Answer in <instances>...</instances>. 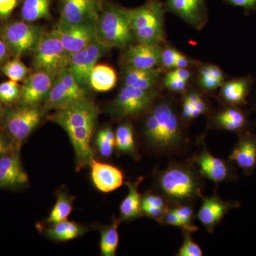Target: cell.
Listing matches in <instances>:
<instances>
[{
    "label": "cell",
    "mask_w": 256,
    "mask_h": 256,
    "mask_svg": "<svg viewBox=\"0 0 256 256\" xmlns=\"http://www.w3.org/2000/svg\"><path fill=\"white\" fill-rule=\"evenodd\" d=\"M98 116V108L88 98L56 110L50 116V120L58 124L68 134L78 172L90 166L96 160L92 141Z\"/></svg>",
    "instance_id": "obj_1"
},
{
    "label": "cell",
    "mask_w": 256,
    "mask_h": 256,
    "mask_svg": "<svg viewBox=\"0 0 256 256\" xmlns=\"http://www.w3.org/2000/svg\"><path fill=\"white\" fill-rule=\"evenodd\" d=\"M156 184L166 200L178 205L186 204L202 196V180L192 165H170L158 174Z\"/></svg>",
    "instance_id": "obj_2"
},
{
    "label": "cell",
    "mask_w": 256,
    "mask_h": 256,
    "mask_svg": "<svg viewBox=\"0 0 256 256\" xmlns=\"http://www.w3.org/2000/svg\"><path fill=\"white\" fill-rule=\"evenodd\" d=\"M127 11L138 43L159 46L164 43L165 6L162 2L148 0L142 6Z\"/></svg>",
    "instance_id": "obj_3"
},
{
    "label": "cell",
    "mask_w": 256,
    "mask_h": 256,
    "mask_svg": "<svg viewBox=\"0 0 256 256\" xmlns=\"http://www.w3.org/2000/svg\"><path fill=\"white\" fill-rule=\"evenodd\" d=\"M97 41L108 48H124L134 40L127 9L114 4L104 6L97 22Z\"/></svg>",
    "instance_id": "obj_4"
},
{
    "label": "cell",
    "mask_w": 256,
    "mask_h": 256,
    "mask_svg": "<svg viewBox=\"0 0 256 256\" xmlns=\"http://www.w3.org/2000/svg\"><path fill=\"white\" fill-rule=\"evenodd\" d=\"M33 52L32 64L35 70H42L57 77L68 68L70 55L54 30L43 32Z\"/></svg>",
    "instance_id": "obj_5"
},
{
    "label": "cell",
    "mask_w": 256,
    "mask_h": 256,
    "mask_svg": "<svg viewBox=\"0 0 256 256\" xmlns=\"http://www.w3.org/2000/svg\"><path fill=\"white\" fill-rule=\"evenodd\" d=\"M158 96L154 89L143 90L124 85L110 105V114L118 120L136 118L152 108Z\"/></svg>",
    "instance_id": "obj_6"
},
{
    "label": "cell",
    "mask_w": 256,
    "mask_h": 256,
    "mask_svg": "<svg viewBox=\"0 0 256 256\" xmlns=\"http://www.w3.org/2000/svg\"><path fill=\"white\" fill-rule=\"evenodd\" d=\"M47 111L43 106H20L4 116V127L11 142L20 150L24 141L41 124Z\"/></svg>",
    "instance_id": "obj_7"
},
{
    "label": "cell",
    "mask_w": 256,
    "mask_h": 256,
    "mask_svg": "<svg viewBox=\"0 0 256 256\" xmlns=\"http://www.w3.org/2000/svg\"><path fill=\"white\" fill-rule=\"evenodd\" d=\"M152 112L156 116L159 128L160 154L178 151L184 143L182 130L178 116L170 104L161 102Z\"/></svg>",
    "instance_id": "obj_8"
},
{
    "label": "cell",
    "mask_w": 256,
    "mask_h": 256,
    "mask_svg": "<svg viewBox=\"0 0 256 256\" xmlns=\"http://www.w3.org/2000/svg\"><path fill=\"white\" fill-rule=\"evenodd\" d=\"M0 32L10 54L14 58H21L26 52H33L44 32L38 26L26 22L8 24Z\"/></svg>",
    "instance_id": "obj_9"
},
{
    "label": "cell",
    "mask_w": 256,
    "mask_h": 256,
    "mask_svg": "<svg viewBox=\"0 0 256 256\" xmlns=\"http://www.w3.org/2000/svg\"><path fill=\"white\" fill-rule=\"evenodd\" d=\"M97 22L69 24L60 20L54 30L70 56L97 41Z\"/></svg>",
    "instance_id": "obj_10"
},
{
    "label": "cell",
    "mask_w": 256,
    "mask_h": 256,
    "mask_svg": "<svg viewBox=\"0 0 256 256\" xmlns=\"http://www.w3.org/2000/svg\"><path fill=\"white\" fill-rule=\"evenodd\" d=\"M109 50L100 42L96 41L85 50L70 56L68 70L82 86H89L92 69Z\"/></svg>",
    "instance_id": "obj_11"
},
{
    "label": "cell",
    "mask_w": 256,
    "mask_h": 256,
    "mask_svg": "<svg viewBox=\"0 0 256 256\" xmlns=\"http://www.w3.org/2000/svg\"><path fill=\"white\" fill-rule=\"evenodd\" d=\"M20 150L14 148L0 156V190H20L26 188L30 178L20 154Z\"/></svg>",
    "instance_id": "obj_12"
},
{
    "label": "cell",
    "mask_w": 256,
    "mask_h": 256,
    "mask_svg": "<svg viewBox=\"0 0 256 256\" xmlns=\"http://www.w3.org/2000/svg\"><path fill=\"white\" fill-rule=\"evenodd\" d=\"M56 76L42 70H36L24 82L18 102L20 106H40L46 100Z\"/></svg>",
    "instance_id": "obj_13"
},
{
    "label": "cell",
    "mask_w": 256,
    "mask_h": 256,
    "mask_svg": "<svg viewBox=\"0 0 256 256\" xmlns=\"http://www.w3.org/2000/svg\"><path fill=\"white\" fill-rule=\"evenodd\" d=\"M104 6L102 0H60V20L69 24L96 22Z\"/></svg>",
    "instance_id": "obj_14"
},
{
    "label": "cell",
    "mask_w": 256,
    "mask_h": 256,
    "mask_svg": "<svg viewBox=\"0 0 256 256\" xmlns=\"http://www.w3.org/2000/svg\"><path fill=\"white\" fill-rule=\"evenodd\" d=\"M195 163L203 178L215 183L236 181L238 178L233 164L210 154L206 146L195 158Z\"/></svg>",
    "instance_id": "obj_15"
},
{
    "label": "cell",
    "mask_w": 256,
    "mask_h": 256,
    "mask_svg": "<svg viewBox=\"0 0 256 256\" xmlns=\"http://www.w3.org/2000/svg\"><path fill=\"white\" fill-rule=\"evenodd\" d=\"M165 9L200 30L208 20L206 0H166Z\"/></svg>",
    "instance_id": "obj_16"
},
{
    "label": "cell",
    "mask_w": 256,
    "mask_h": 256,
    "mask_svg": "<svg viewBox=\"0 0 256 256\" xmlns=\"http://www.w3.org/2000/svg\"><path fill=\"white\" fill-rule=\"evenodd\" d=\"M238 206L237 202H224L217 196L203 198L197 217L206 230L212 233L229 210Z\"/></svg>",
    "instance_id": "obj_17"
},
{
    "label": "cell",
    "mask_w": 256,
    "mask_h": 256,
    "mask_svg": "<svg viewBox=\"0 0 256 256\" xmlns=\"http://www.w3.org/2000/svg\"><path fill=\"white\" fill-rule=\"evenodd\" d=\"M162 50L159 45L138 44L130 46L124 54V65L140 69L158 68L161 64Z\"/></svg>",
    "instance_id": "obj_18"
},
{
    "label": "cell",
    "mask_w": 256,
    "mask_h": 256,
    "mask_svg": "<svg viewBox=\"0 0 256 256\" xmlns=\"http://www.w3.org/2000/svg\"><path fill=\"white\" fill-rule=\"evenodd\" d=\"M229 160L236 164L246 176L252 175L256 170V136L250 133L242 134Z\"/></svg>",
    "instance_id": "obj_19"
},
{
    "label": "cell",
    "mask_w": 256,
    "mask_h": 256,
    "mask_svg": "<svg viewBox=\"0 0 256 256\" xmlns=\"http://www.w3.org/2000/svg\"><path fill=\"white\" fill-rule=\"evenodd\" d=\"M90 166L92 183L99 192L110 193L124 184V174L116 166L100 162L96 160L92 162Z\"/></svg>",
    "instance_id": "obj_20"
},
{
    "label": "cell",
    "mask_w": 256,
    "mask_h": 256,
    "mask_svg": "<svg viewBox=\"0 0 256 256\" xmlns=\"http://www.w3.org/2000/svg\"><path fill=\"white\" fill-rule=\"evenodd\" d=\"M162 70L158 68L140 69L124 67V85L143 90H152L161 78Z\"/></svg>",
    "instance_id": "obj_21"
},
{
    "label": "cell",
    "mask_w": 256,
    "mask_h": 256,
    "mask_svg": "<svg viewBox=\"0 0 256 256\" xmlns=\"http://www.w3.org/2000/svg\"><path fill=\"white\" fill-rule=\"evenodd\" d=\"M143 178H138L134 182H127L128 194L120 207V220H132L140 218L142 210V195L138 191Z\"/></svg>",
    "instance_id": "obj_22"
},
{
    "label": "cell",
    "mask_w": 256,
    "mask_h": 256,
    "mask_svg": "<svg viewBox=\"0 0 256 256\" xmlns=\"http://www.w3.org/2000/svg\"><path fill=\"white\" fill-rule=\"evenodd\" d=\"M44 230L45 236L50 240L68 242L82 236L88 232V229L82 224L66 220L50 224V226Z\"/></svg>",
    "instance_id": "obj_23"
},
{
    "label": "cell",
    "mask_w": 256,
    "mask_h": 256,
    "mask_svg": "<svg viewBox=\"0 0 256 256\" xmlns=\"http://www.w3.org/2000/svg\"><path fill=\"white\" fill-rule=\"evenodd\" d=\"M77 101L78 100L74 97L62 80L56 77L46 100L44 102L43 107L47 112L52 110L56 111L72 105Z\"/></svg>",
    "instance_id": "obj_24"
},
{
    "label": "cell",
    "mask_w": 256,
    "mask_h": 256,
    "mask_svg": "<svg viewBox=\"0 0 256 256\" xmlns=\"http://www.w3.org/2000/svg\"><path fill=\"white\" fill-rule=\"evenodd\" d=\"M118 82L117 74L112 67L108 65H96L90 74L89 86L95 92H110Z\"/></svg>",
    "instance_id": "obj_25"
},
{
    "label": "cell",
    "mask_w": 256,
    "mask_h": 256,
    "mask_svg": "<svg viewBox=\"0 0 256 256\" xmlns=\"http://www.w3.org/2000/svg\"><path fill=\"white\" fill-rule=\"evenodd\" d=\"M216 124L224 130L232 132H242L246 128V114L236 108H230L222 111L216 118Z\"/></svg>",
    "instance_id": "obj_26"
},
{
    "label": "cell",
    "mask_w": 256,
    "mask_h": 256,
    "mask_svg": "<svg viewBox=\"0 0 256 256\" xmlns=\"http://www.w3.org/2000/svg\"><path fill=\"white\" fill-rule=\"evenodd\" d=\"M249 87L250 85L246 79L230 80L223 85L222 98L226 102L234 107L244 105L246 104Z\"/></svg>",
    "instance_id": "obj_27"
},
{
    "label": "cell",
    "mask_w": 256,
    "mask_h": 256,
    "mask_svg": "<svg viewBox=\"0 0 256 256\" xmlns=\"http://www.w3.org/2000/svg\"><path fill=\"white\" fill-rule=\"evenodd\" d=\"M116 148L120 154L132 156L134 160L139 158L132 124H124L118 128L116 132Z\"/></svg>",
    "instance_id": "obj_28"
},
{
    "label": "cell",
    "mask_w": 256,
    "mask_h": 256,
    "mask_svg": "<svg viewBox=\"0 0 256 256\" xmlns=\"http://www.w3.org/2000/svg\"><path fill=\"white\" fill-rule=\"evenodd\" d=\"M74 200L75 198L64 188L58 190L56 192V202L47 218V223L54 224L68 220L73 210Z\"/></svg>",
    "instance_id": "obj_29"
},
{
    "label": "cell",
    "mask_w": 256,
    "mask_h": 256,
    "mask_svg": "<svg viewBox=\"0 0 256 256\" xmlns=\"http://www.w3.org/2000/svg\"><path fill=\"white\" fill-rule=\"evenodd\" d=\"M120 220L114 218L112 223L101 229L100 250L101 255L114 256L118 248L120 236L119 224Z\"/></svg>",
    "instance_id": "obj_30"
},
{
    "label": "cell",
    "mask_w": 256,
    "mask_h": 256,
    "mask_svg": "<svg viewBox=\"0 0 256 256\" xmlns=\"http://www.w3.org/2000/svg\"><path fill=\"white\" fill-rule=\"evenodd\" d=\"M52 0H24L22 8V16L26 22H34L50 18Z\"/></svg>",
    "instance_id": "obj_31"
},
{
    "label": "cell",
    "mask_w": 256,
    "mask_h": 256,
    "mask_svg": "<svg viewBox=\"0 0 256 256\" xmlns=\"http://www.w3.org/2000/svg\"><path fill=\"white\" fill-rule=\"evenodd\" d=\"M208 110L206 102L196 92L188 94L184 98L182 105V117L186 121L200 117Z\"/></svg>",
    "instance_id": "obj_32"
},
{
    "label": "cell",
    "mask_w": 256,
    "mask_h": 256,
    "mask_svg": "<svg viewBox=\"0 0 256 256\" xmlns=\"http://www.w3.org/2000/svg\"><path fill=\"white\" fill-rule=\"evenodd\" d=\"M224 82L223 72L216 66H205L200 70L198 82L204 90H216L224 85Z\"/></svg>",
    "instance_id": "obj_33"
},
{
    "label": "cell",
    "mask_w": 256,
    "mask_h": 256,
    "mask_svg": "<svg viewBox=\"0 0 256 256\" xmlns=\"http://www.w3.org/2000/svg\"><path fill=\"white\" fill-rule=\"evenodd\" d=\"M96 144L101 156L110 158L116 149V133L110 128H102L98 132Z\"/></svg>",
    "instance_id": "obj_34"
},
{
    "label": "cell",
    "mask_w": 256,
    "mask_h": 256,
    "mask_svg": "<svg viewBox=\"0 0 256 256\" xmlns=\"http://www.w3.org/2000/svg\"><path fill=\"white\" fill-rule=\"evenodd\" d=\"M2 70L10 80L18 82H25L30 76V69L20 58L8 60L2 67Z\"/></svg>",
    "instance_id": "obj_35"
},
{
    "label": "cell",
    "mask_w": 256,
    "mask_h": 256,
    "mask_svg": "<svg viewBox=\"0 0 256 256\" xmlns=\"http://www.w3.org/2000/svg\"><path fill=\"white\" fill-rule=\"evenodd\" d=\"M22 87L18 82L9 80L0 84V102L4 105L18 104Z\"/></svg>",
    "instance_id": "obj_36"
},
{
    "label": "cell",
    "mask_w": 256,
    "mask_h": 256,
    "mask_svg": "<svg viewBox=\"0 0 256 256\" xmlns=\"http://www.w3.org/2000/svg\"><path fill=\"white\" fill-rule=\"evenodd\" d=\"M174 210L184 226L185 230L188 232L198 230V228L193 224L194 210L191 206L188 204H180Z\"/></svg>",
    "instance_id": "obj_37"
},
{
    "label": "cell",
    "mask_w": 256,
    "mask_h": 256,
    "mask_svg": "<svg viewBox=\"0 0 256 256\" xmlns=\"http://www.w3.org/2000/svg\"><path fill=\"white\" fill-rule=\"evenodd\" d=\"M190 232H184V242L178 255V256H202L203 252L200 246L197 245L192 238Z\"/></svg>",
    "instance_id": "obj_38"
},
{
    "label": "cell",
    "mask_w": 256,
    "mask_h": 256,
    "mask_svg": "<svg viewBox=\"0 0 256 256\" xmlns=\"http://www.w3.org/2000/svg\"><path fill=\"white\" fill-rule=\"evenodd\" d=\"M165 197L154 194H146L142 198V206L156 207V208H168Z\"/></svg>",
    "instance_id": "obj_39"
},
{
    "label": "cell",
    "mask_w": 256,
    "mask_h": 256,
    "mask_svg": "<svg viewBox=\"0 0 256 256\" xmlns=\"http://www.w3.org/2000/svg\"><path fill=\"white\" fill-rule=\"evenodd\" d=\"M188 82L180 80L168 74L164 80V87L170 92H182L186 90Z\"/></svg>",
    "instance_id": "obj_40"
},
{
    "label": "cell",
    "mask_w": 256,
    "mask_h": 256,
    "mask_svg": "<svg viewBox=\"0 0 256 256\" xmlns=\"http://www.w3.org/2000/svg\"><path fill=\"white\" fill-rule=\"evenodd\" d=\"M180 52L174 48H168L162 50L161 65L166 69H174L175 63Z\"/></svg>",
    "instance_id": "obj_41"
},
{
    "label": "cell",
    "mask_w": 256,
    "mask_h": 256,
    "mask_svg": "<svg viewBox=\"0 0 256 256\" xmlns=\"http://www.w3.org/2000/svg\"><path fill=\"white\" fill-rule=\"evenodd\" d=\"M168 208H156V207L142 206L143 215H146L149 218L158 220L160 224H162L163 218L168 212Z\"/></svg>",
    "instance_id": "obj_42"
},
{
    "label": "cell",
    "mask_w": 256,
    "mask_h": 256,
    "mask_svg": "<svg viewBox=\"0 0 256 256\" xmlns=\"http://www.w3.org/2000/svg\"><path fill=\"white\" fill-rule=\"evenodd\" d=\"M18 0H0V18H9L16 9Z\"/></svg>",
    "instance_id": "obj_43"
},
{
    "label": "cell",
    "mask_w": 256,
    "mask_h": 256,
    "mask_svg": "<svg viewBox=\"0 0 256 256\" xmlns=\"http://www.w3.org/2000/svg\"><path fill=\"white\" fill-rule=\"evenodd\" d=\"M162 224L166 225L178 227L185 230V227L182 222L180 220V217L174 212V208L171 210H168L163 218Z\"/></svg>",
    "instance_id": "obj_44"
},
{
    "label": "cell",
    "mask_w": 256,
    "mask_h": 256,
    "mask_svg": "<svg viewBox=\"0 0 256 256\" xmlns=\"http://www.w3.org/2000/svg\"><path fill=\"white\" fill-rule=\"evenodd\" d=\"M15 148L16 146L12 143L8 142L5 140L2 133V126L1 122H0V156H4V154H6L8 152L14 149Z\"/></svg>",
    "instance_id": "obj_45"
},
{
    "label": "cell",
    "mask_w": 256,
    "mask_h": 256,
    "mask_svg": "<svg viewBox=\"0 0 256 256\" xmlns=\"http://www.w3.org/2000/svg\"><path fill=\"white\" fill-rule=\"evenodd\" d=\"M229 4L244 9L250 10L256 8V0H225Z\"/></svg>",
    "instance_id": "obj_46"
},
{
    "label": "cell",
    "mask_w": 256,
    "mask_h": 256,
    "mask_svg": "<svg viewBox=\"0 0 256 256\" xmlns=\"http://www.w3.org/2000/svg\"><path fill=\"white\" fill-rule=\"evenodd\" d=\"M169 74L185 82H188L192 76L191 73L188 68H176L170 72Z\"/></svg>",
    "instance_id": "obj_47"
},
{
    "label": "cell",
    "mask_w": 256,
    "mask_h": 256,
    "mask_svg": "<svg viewBox=\"0 0 256 256\" xmlns=\"http://www.w3.org/2000/svg\"><path fill=\"white\" fill-rule=\"evenodd\" d=\"M10 53L6 44L0 36V67H2L3 65L8 60Z\"/></svg>",
    "instance_id": "obj_48"
},
{
    "label": "cell",
    "mask_w": 256,
    "mask_h": 256,
    "mask_svg": "<svg viewBox=\"0 0 256 256\" xmlns=\"http://www.w3.org/2000/svg\"><path fill=\"white\" fill-rule=\"evenodd\" d=\"M191 65V60L186 56L182 53L178 54L176 63H175L174 69L176 68H188Z\"/></svg>",
    "instance_id": "obj_49"
},
{
    "label": "cell",
    "mask_w": 256,
    "mask_h": 256,
    "mask_svg": "<svg viewBox=\"0 0 256 256\" xmlns=\"http://www.w3.org/2000/svg\"><path fill=\"white\" fill-rule=\"evenodd\" d=\"M3 116V110L2 108V104L0 102V119Z\"/></svg>",
    "instance_id": "obj_50"
}]
</instances>
